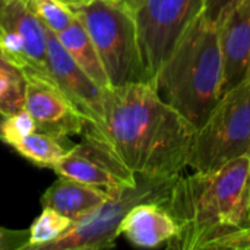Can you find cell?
<instances>
[{"label":"cell","mask_w":250,"mask_h":250,"mask_svg":"<svg viewBox=\"0 0 250 250\" xmlns=\"http://www.w3.org/2000/svg\"><path fill=\"white\" fill-rule=\"evenodd\" d=\"M88 126L135 176L176 177L189 168L196 127L149 81L104 89L103 117Z\"/></svg>","instance_id":"cell-1"},{"label":"cell","mask_w":250,"mask_h":250,"mask_svg":"<svg viewBox=\"0 0 250 250\" xmlns=\"http://www.w3.org/2000/svg\"><path fill=\"white\" fill-rule=\"evenodd\" d=\"M164 207L179 227L168 249L208 250L220 239L249 229V157L180 174Z\"/></svg>","instance_id":"cell-2"},{"label":"cell","mask_w":250,"mask_h":250,"mask_svg":"<svg viewBox=\"0 0 250 250\" xmlns=\"http://www.w3.org/2000/svg\"><path fill=\"white\" fill-rule=\"evenodd\" d=\"M151 82L164 101L199 127L224 94L218 25L205 15L198 18Z\"/></svg>","instance_id":"cell-3"},{"label":"cell","mask_w":250,"mask_h":250,"mask_svg":"<svg viewBox=\"0 0 250 250\" xmlns=\"http://www.w3.org/2000/svg\"><path fill=\"white\" fill-rule=\"evenodd\" d=\"M73 12L97 48L110 86L149 81L129 6L119 0H91Z\"/></svg>","instance_id":"cell-4"},{"label":"cell","mask_w":250,"mask_h":250,"mask_svg":"<svg viewBox=\"0 0 250 250\" xmlns=\"http://www.w3.org/2000/svg\"><path fill=\"white\" fill-rule=\"evenodd\" d=\"M179 176H136V183L122 188L75 221L72 227L42 250H104L116 246L127 212L142 202L166 205Z\"/></svg>","instance_id":"cell-5"},{"label":"cell","mask_w":250,"mask_h":250,"mask_svg":"<svg viewBox=\"0 0 250 250\" xmlns=\"http://www.w3.org/2000/svg\"><path fill=\"white\" fill-rule=\"evenodd\" d=\"M250 154V78L227 89L196 127L188 167L218 168Z\"/></svg>","instance_id":"cell-6"},{"label":"cell","mask_w":250,"mask_h":250,"mask_svg":"<svg viewBox=\"0 0 250 250\" xmlns=\"http://www.w3.org/2000/svg\"><path fill=\"white\" fill-rule=\"evenodd\" d=\"M205 7L207 0H139L132 9L149 82Z\"/></svg>","instance_id":"cell-7"},{"label":"cell","mask_w":250,"mask_h":250,"mask_svg":"<svg viewBox=\"0 0 250 250\" xmlns=\"http://www.w3.org/2000/svg\"><path fill=\"white\" fill-rule=\"evenodd\" d=\"M81 136L82 141L73 144L66 155L53 167L56 174L108 193L136 183V176L123 166L88 123Z\"/></svg>","instance_id":"cell-8"},{"label":"cell","mask_w":250,"mask_h":250,"mask_svg":"<svg viewBox=\"0 0 250 250\" xmlns=\"http://www.w3.org/2000/svg\"><path fill=\"white\" fill-rule=\"evenodd\" d=\"M0 54L21 72L48 73L47 31L25 0H0Z\"/></svg>","instance_id":"cell-9"},{"label":"cell","mask_w":250,"mask_h":250,"mask_svg":"<svg viewBox=\"0 0 250 250\" xmlns=\"http://www.w3.org/2000/svg\"><path fill=\"white\" fill-rule=\"evenodd\" d=\"M22 75L25 76L23 108L34 117L38 130L62 139L81 136L88 120L57 86L50 73L26 70Z\"/></svg>","instance_id":"cell-10"},{"label":"cell","mask_w":250,"mask_h":250,"mask_svg":"<svg viewBox=\"0 0 250 250\" xmlns=\"http://www.w3.org/2000/svg\"><path fill=\"white\" fill-rule=\"evenodd\" d=\"M45 31L50 76L89 123H98L103 117L104 89L72 59L57 35L48 28Z\"/></svg>","instance_id":"cell-11"},{"label":"cell","mask_w":250,"mask_h":250,"mask_svg":"<svg viewBox=\"0 0 250 250\" xmlns=\"http://www.w3.org/2000/svg\"><path fill=\"white\" fill-rule=\"evenodd\" d=\"M224 92L250 75V0H239L218 21Z\"/></svg>","instance_id":"cell-12"},{"label":"cell","mask_w":250,"mask_h":250,"mask_svg":"<svg viewBox=\"0 0 250 250\" xmlns=\"http://www.w3.org/2000/svg\"><path fill=\"white\" fill-rule=\"evenodd\" d=\"M177 229L174 217L163 204L142 202L123 218L120 236L136 248L155 249L168 245L176 237Z\"/></svg>","instance_id":"cell-13"},{"label":"cell","mask_w":250,"mask_h":250,"mask_svg":"<svg viewBox=\"0 0 250 250\" xmlns=\"http://www.w3.org/2000/svg\"><path fill=\"white\" fill-rule=\"evenodd\" d=\"M110 196L108 192L59 176V179L42 193L41 205L53 208L73 223L81 220Z\"/></svg>","instance_id":"cell-14"},{"label":"cell","mask_w":250,"mask_h":250,"mask_svg":"<svg viewBox=\"0 0 250 250\" xmlns=\"http://www.w3.org/2000/svg\"><path fill=\"white\" fill-rule=\"evenodd\" d=\"M56 35L72 59L86 72L88 76H91L103 89L110 88V82L97 48L78 18H75V21L66 29Z\"/></svg>","instance_id":"cell-15"},{"label":"cell","mask_w":250,"mask_h":250,"mask_svg":"<svg viewBox=\"0 0 250 250\" xmlns=\"http://www.w3.org/2000/svg\"><path fill=\"white\" fill-rule=\"evenodd\" d=\"M66 142L67 139L37 130L13 144L12 148L37 167L53 168L70 149L72 145L66 146Z\"/></svg>","instance_id":"cell-16"},{"label":"cell","mask_w":250,"mask_h":250,"mask_svg":"<svg viewBox=\"0 0 250 250\" xmlns=\"http://www.w3.org/2000/svg\"><path fill=\"white\" fill-rule=\"evenodd\" d=\"M73 221L53 208L42 207L41 214L28 229V242L23 250H42L72 227Z\"/></svg>","instance_id":"cell-17"},{"label":"cell","mask_w":250,"mask_h":250,"mask_svg":"<svg viewBox=\"0 0 250 250\" xmlns=\"http://www.w3.org/2000/svg\"><path fill=\"white\" fill-rule=\"evenodd\" d=\"M25 104V76L10 63L0 69V113L15 114Z\"/></svg>","instance_id":"cell-18"},{"label":"cell","mask_w":250,"mask_h":250,"mask_svg":"<svg viewBox=\"0 0 250 250\" xmlns=\"http://www.w3.org/2000/svg\"><path fill=\"white\" fill-rule=\"evenodd\" d=\"M40 22L54 34L66 29L76 18L75 12L59 0H25Z\"/></svg>","instance_id":"cell-19"},{"label":"cell","mask_w":250,"mask_h":250,"mask_svg":"<svg viewBox=\"0 0 250 250\" xmlns=\"http://www.w3.org/2000/svg\"><path fill=\"white\" fill-rule=\"evenodd\" d=\"M37 130H38L37 122L29 114V111L22 108L15 114L6 116L1 125V141L12 146L13 144L19 142L21 139Z\"/></svg>","instance_id":"cell-20"},{"label":"cell","mask_w":250,"mask_h":250,"mask_svg":"<svg viewBox=\"0 0 250 250\" xmlns=\"http://www.w3.org/2000/svg\"><path fill=\"white\" fill-rule=\"evenodd\" d=\"M208 250H250V227L220 239Z\"/></svg>","instance_id":"cell-21"},{"label":"cell","mask_w":250,"mask_h":250,"mask_svg":"<svg viewBox=\"0 0 250 250\" xmlns=\"http://www.w3.org/2000/svg\"><path fill=\"white\" fill-rule=\"evenodd\" d=\"M28 230H12L0 226V250H23Z\"/></svg>","instance_id":"cell-22"},{"label":"cell","mask_w":250,"mask_h":250,"mask_svg":"<svg viewBox=\"0 0 250 250\" xmlns=\"http://www.w3.org/2000/svg\"><path fill=\"white\" fill-rule=\"evenodd\" d=\"M237 1L239 0H207V7L204 15L212 22L218 23V21L224 16V13Z\"/></svg>","instance_id":"cell-23"},{"label":"cell","mask_w":250,"mask_h":250,"mask_svg":"<svg viewBox=\"0 0 250 250\" xmlns=\"http://www.w3.org/2000/svg\"><path fill=\"white\" fill-rule=\"evenodd\" d=\"M59 1L64 3V4L69 6L72 10H76V9H79V7H82V6H85L86 3H89L91 0H59Z\"/></svg>","instance_id":"cell-24"},{"label":"cell","mask_w":250,"mask_h":250,"mask_svg":"<svg viewBox=\"0 0 250 250\" xmlns=\"http://www.w3.org/2000/svg\"><path fill=\"white\" fill-rule=\"evenodd\" d=\"M119 1H122V3H125L126 6H129L130 9H133V7L138 4V1H139V0H119Z\"/></svg>","instance_id":"cell-25"},{"label":"cell","mask_w":250,"mask_h":250,"mask_svg":"<svg viewBox=\"0 0 250 250\" xmlns=\"http://www.w3.org/2000/svg\"><path fill=\"white\" fill-rule=\"evenodd\" d=\"M4 119H6V116L3 113H0V141H1V125L4 122Z\"/></svg>","instance_id":"cell-26"},{"label":"cell","mask_w":250,"mask_h":250,"mask_svg":"<svg viewBox=\"0 0 250 250\" xmlns=\"http://www.w3.org/2000/svg\"><path fill=\"white\" fill-rule=\"evenodd\" d=\"M6 64H9V62H6V59L0 54V69H1L3 66H6Z\"/></svg>","instance_id":"cell-27"},{"label":"cell","mask_w":250,"mask_h":250,"mask_svg":"<svg viewBox=\"0 0 250 250\" xmlns=\"http://www.w3.org/2000/svg\"><path fill=\"white\" fill-rule=\"evenodd\" d=\"M249 180H250V154H249Z\"/></svg>","instance_id":"cell-28"},{"label":"cell","mask_w":250,"mask_h":250,"mask_svg":"<svg viewBox=\"0 0 250 250\" xmlns=\"http://www.w3.org/2000/svg\"><path fill=\"white\" fill-rule=\"evenodd\" d=\"M249 78H250V75H249Z\"/></svg>","instance_id":"cell-29"}]
</instances>
